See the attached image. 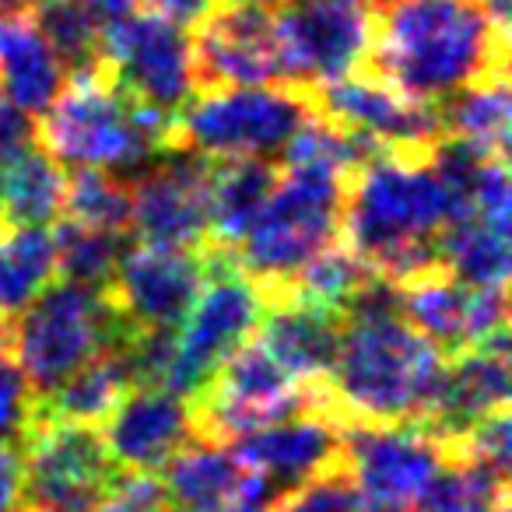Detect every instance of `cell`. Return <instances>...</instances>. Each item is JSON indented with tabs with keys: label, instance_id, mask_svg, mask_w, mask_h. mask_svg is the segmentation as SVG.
Returning <instances> with one entry per match:
<instances>
[{
	"label": "cell",
	"instance_id": "1",
	"mask_svg": "<svg viewBox=\"0 0 512 512\" xmlns=\"http://www.w3.org/2000/svg\"><path fill=\"white\" fill-rule=\"evenodd\" d=\"M449 355L400 316L397 285L369 278L344 306L323 407L351 425L425 421L446 376Z\"/></svg>",
	"mask_w": 512,
	"mask_h": 512
},
{
	"label": "cell",
	"instance_id": "2",
	"mask_svg": "<svg viewBox=\"0 0 512 512\" xmlns=\"http://www.w3.org/2000/svg\"><path fill=\"white\" fill-rule=\"evenodd\" d=\"M456 197L428 151H376L348 176L341 242L390 285L439 267V235Z\"/></svg>",
	"mask_w": 512,
	"mask_h": 512
},
{
	"label": "cell",
	"instance_id": "3",
	"mask_svg": "<svg viewBox=\"0 0 512 512\" xmlns=\"http://www.w3.org/2000/svg\"><path fill=\"white\" fill-rule=\"evenodd\" d=\"M505 25L488 0H386L372 39V74L418 102L505 74Z\"/></svg>",
	"mask_w": 512,
	"mask_h": 512
},
{
	"label": "cell",
	"instance_id": "4",
	"mask_svg": "<svg viewBox=\"0 0 512 512\" xmlns=\"http://www.w3.org/2000/svg\"><path fill=\"white\" fill-rule=\"evenodd\" d=\"M43 151L64 169L141 172L155 155L172 148V116L130 99L106 67L71 74L67 88L39 116Z\"/></svg>",
	"mask_w": 512,
	"mask_h": 512
},
{
	"label": "cell",
	"instance_id": "5",
	"mask_svg": "<svg viewBox=\"0 0 512 512\" xmlns=\"http://www.w3.org/2000/svg\"><path fill=\"white\" fill-rule=\"evenodd\" d=\"M344 190L348 176L316 162H285L278 169L274 190L232 249L235 264L260 285L267 302L285 295L295 274L341 242Z\"/></svg>",
	"mask_w": 512,
	"mask_h": 512
},
{
	"label": "cell",
	"instance_id": "6",
	"mask_svg": "<svg viewBox=\"0 0 512 512\" xmlns=\"http://www.w3.org/2000/svg\"><path fill=\"white\" fill-rule=\"evenodd\" d=\"M15 320L11 351L39 397L57 390L71 372L116 348L130 334V323L116 309L109 288L78 281L50 285Z\"/></svg>",
	"mask_w": 512,
	"mask_h": 512
},
{
	"label": "cell",
	"instance_id": "7",
	"mask_svg": "<svg viewBox=\"0 0 512 512\" xmlns=\"http://www.w3.org/2000/svg\"><path fill=\"white\" fill-rule=\"evenodd\" d=\"M316 113L309 92L288 85L204 88L172 120V144L211 162L274 158Z\"/></svg>",
	"mask_w": 512,
	"mask_h": 512
},
{
	"label": "cell",
	"instance_id": "8",
	"mask_svg": "<svg viewBox=\"0 0 512 512\" xmlns=\"http://www.w3.org/2000/svg\"><path fill=\"white\" fill-rule=\"evenodd\" d=\"M264 313L267 295L260 292V285L235 264L232 249L214 246L204 288L183 320L172 327L169 365L158 390H169L193 404L225 358L256 334Z\"/></svg>",
	"mask_w": 512,
	"mask_h": 512
},
{
	"label": "cell",
	"instance_id": "9",
	"mask_svg": "<svg viewBox=\"0 0 512 512\" xmlns=\"http://www.w3.org/2000/svg\"><path fill=\"white\" fill-rule=\"evenodd\" d=\"M383 0H285L274 8L281 85L313 95L316 88L362 71Z\"/></svg>",
	"mask_w": 512,
	"mask_h": 512
},
{
	"label": "cell",
	"instance_id": "10",
	"mask_svg": "<svg viewBox=\"0 0 512 512\" xmlns=\"http://www.w3.org/2000/svg\"><path fill=\"white\" fill-rule=\"evenodd\" d=\"M306 407H323V386L295 383L253 334L197 393L193 418H197V435L228 442L271 421L292 418Z\"/></svg>",
	"mask_w": 512,
	"mask_h": 512
},
{
	"label": "cell",
	"instance_id": "11",
	"mask_svg": "<svg viewBox=\"0 0 512 512\" xmlns=\"http://www.w3.org/2000/svg\"><path fill=\"white\" fill-rule=\"evenodd\" d=\"M102 67L130 99L172 120L197 92L190 29L158 8L102 25Z\"/></svg>",
	"mask_w": 512,
	"mask_h": 512
},
{
	"label": "cell",
	"instance_id": "12",
	"mask_svg": "<svg viewBox=\"0 0 512 512\" xmlns=\"http://www.w3.org/2000/svg\"><path fill=\"white\" fill-rule=\"evenodd\" d=\"M449 460L446 442L418 421L351 425L341 439V467L379 512H411Z\"/></svg>",
	"mask_w": 512,
	"mask_h": 512
},
{
	"label": "cell",
	"instance_id": "13",
	"mask_svg": "<svg viewBox=\"0 0 512 512\" xmlns=\"http://www.w3.org/2000/svg\"><path fill=\"white\" fill-rule=\"evenodd\" d=\"M22 456V512H67L102 502L116 477L99 428L92 425L39 418L22 442Z\"/></svg>",
	"mask_w": 512,
	"mask_h": 512
},
{
	"label": "cell",
	"instance_id": "14",
	"mask_svg": "<svg viewBox=\"0 0 512 512\" xmlns=\"http://www.w3.org/2000/svg\"><path fill=\"white\" fill-rule=\"evenodd\" d=\"M211 169L214 162L190 148H165L130 186V232L141 242L200 246L211 228Z\"/></svg>",
	"mask_w": 512,
	"mask_h": 512
},
{
	"label": "cell",
	"instance_id": "15",
	"mask_svg": "<svg viewBox=\"0 0 512 512\" xmlns=\"http://www.w3.org/2000/svg\"><path fill=\"white\" fill-rule=\"evenodd\" d=\"M190 29L197 85H281L274 8H264L256 0H221Z\"/></svg>",
	"mask_w": 512,
	"mask_h": 512
},
{
	"label": "cell",
	"instance_id": "16",
	"mask_svg": "<svg viewBox=\"0 0 512 512\" xmlns=\"http://www.w3.org/2000/svg\"><path fill=\"white\" fill-rule=\"evenodd\" d=\"M211 271V253L200 246L137 242L123 249L109 281L116 309L137 330H172L193 306Z\"/></svg>",
	"mask_w": 512,
	"mask_h": 512
},
{
	"label": "cell",
	"instance_id": "17",
	"mask_svg": "<svg viewBox=\"0 0 512 512\" xmlns=\"http://www.w3.org/2000/svg\"><path fill=\"white\" fill-rule=\"evenodd\" d=\"M316 113L348 130L372 137L390 151H428L442 137L435 102H418L383 81L379 74L355 71L313 92Z\"/></svg>",
	"mask_w": 512,
	"mask_h": 512
},
{
	"label": "cell",
	"instance_id": "18",
	"mask_svg": "<svg viewBox=\"0 0 512 512\" xmlns=\"http://www.w3.org/2000/svg\"><path fill=\"white\" fill-rule=\"evenodd\" d=\"M162 470L172 512H271L278 498L271 477L211 435H193Z\"/></svg>",
	"mask_w": 512,
	"mask_h": 512
},
{
	"label": "cell",
	"instance_id": "19",
	"mask_svg": "<svg viewBox=\"0 0 512 512\" xmlns=\"http://www.w3.org/2000/svg\"><path fill=\"white\" fill-rule=\"evenodd\" d=\"M400 316L446 355L505 337V292H484L432 267L397 285Z\"/></svg>",
	"mask_w": 512,
	"mask_h": 512
},
{
	"label": "cell",
	"instance_id": "20",
	"mask_svg": "<svg viewBox=\"0 0 512 512\" xmlns=\"http://www.w3.org/2000/svg\"><path fill=\"white\" fill-rule=\"evenodd\" d=\"M102 446L116 470H162L197 435L193 404L158 386H134L102 421Z\"/></svg>",
	"mask_w": 512,
	"mask_h": 512
},
{
	"label": "cell",
	"instance_id": "21",
	"mask_svg": "<svg viewBox=\"0 0 512 512\" xmlns=\"http://www.w3.org/2000/svg\"><path fill=\"white\" fill-rule=\"evenodd\" d=\"M344 425L323 407H306L292 418L271 421L246 435L228 439V446L253 470L271 477L274 488L285 491L306 477L341 463Z\"/></svg>",
	"mask_w": 512,
	"mask_h": 512
},
{
	"label": "cell",
	"instance_id": "22",
	"mask_svg": "<svg viewBox=\"0 0 512 512\" xmlns=\"http://www.w3.org/2000/svg\"><path fill=\"white\" fill-rule=\"evenodd\" d=\"M509 390V341L495 337L481 348L449 355L435 404L421 425L439 435L446 449H453L477 421L505 411Z\"/></svg>",
	"mask_w": 512,
	"mask_h": 512
},
{
	"label": "cell",
	"instance_id": "23",
	"mask_svg": "<svg viewBox=\"0 0 512 512\" xmlns=\"http://www.w3.org/2000/svg\"><path fill=\"white\" fill-rule=\"evenodd\" d=\"M271 313H264L256 327V341L264 344L267 355L302 386H323L327 372L334 365L337 341H341L344 313L316 302L295 299H274Z\"/></svg>",
	"mask_w": 512,
	"mask_h": 512
},
{
	"label": "cell",
	"instance_id": "24",
	"mask_svg": "<svg viewBox=\"0 0 512 512\" xmlns=\"http://www.w3.org/2000/svg\"><path fill=\"white\" fill-rule=\"evenodd\" d=\"M71 71L32 11H0V95L43 116L67 88Z\"/></svg>",
	"mask_w": 512,
	"mask_h": 512
},
{
	"label": "cell",
	"instance_id": "25",
	"mask_svg": "<svg viewBox=\"0 0 512 512\" xmlns=\"http://www.w3.org/2000/svg\"><path fill=\"white\" fill-rule=\"evenodd\" d=\"M120 344L95 355L88 365L71 372L57 390L39 397V418L99 428L109 418V411L127 397V390H134V376H130L127 355Z\"/></svg>",
	"mask_w": 512,
	"mask_h": 512
},
{
	"label": "cell",
	"instance_id": "26",
	"mask_svg": "<svg viewBox=\"0 0 512 512\" xmlns=\"http://www.w3.org/2000/svg\"><path fill=\"white\" fill-rule=\"evenodd\" d=\"M439 267L456 281L484 292H505L509 281V228L463 211L439 235Z\"/></svg>",
	"mask_w": 512,
	"mask_h": 512
},
{
	"label": "cell",
	"instance_id": "27",
	"mask_svg": "<svg viewBox=\"0 0 512 512\" xmlns=\"http://www.w3.org/2000/svg\"><path fill=\"white\" fill-rule=\"evenodd\" d=\"M57 278V242L50 225L0 221V320L8 323Z\"/></svg>",
	"mask_w": 512,
	"mask_h": 512
},
{
	"label": "cell",
	"instance_id": "28",
	"mask_svg": "<svg viewBox=\"0 0 512 512\" xmlns=\"http://www.w3.org/2000/svg\"><path fill=\"white\" fill-rule=\"evenodd\" d=\"M278 165L271 158H232L214 162L211 169V228L218 249H235L246 228L264 207L267 193L274 190Z\"/></svg>",
	"mask_w": 512,
	"mask_h": 512
},
{
	"label": "cell",
	"instance_id": "29",
	"mask_svg": "<svg viewBox=\"0 0 512 512\" xmlns=\"http://www.w3.org/2000/svg\"><path fill=\"white\" fill-rule=\"evenodd\" d=\"M67 172L43 151V144H29L0 172V221L15 225H53L64 207Z\"/></svg>",
	"mask_w": 512,
	"mask_h": 512
},
{
	"label": "cell",
	"instance_id": "30",
	"mask_svg": "<svg viewBox=\"0 0 512 512\" xmlns=\"http://www.w3.org/2000/svg\"><path fill=\"white\" fill-rule=\"evenodd\" d=\"M439 116L442 134L470 144L481 155L505 158V151H509L512 102L505 74H491V78L449 95L446 102H439Z\"/></svg>",
	"mask_w": 512,
	"mask_h": 512
},
{
	"label": "cell",
	"instance_id": "31",
	"mask_svg": "<svg viewBox=\"0 0 512 512\" xmlns=\"http://www.w3.org/2000/svg\"><path fill=\"white\" fill-rule=\"evenodd\" d=\"M60 218L102 232H130V186L116 172L74 169L64 186Z\"/></svg>",
	"mask_w": 512,
	"mask_h": 512
},
{
	"label": "cell",
	"instance_id": "32",
	"mask_svg": "<svg viewBox=\"0 0 512 512\" xmlns=\"http://www.w3.org/2000/svg\"><path fill=\"white\" fill-rule=\"evenodd\" d=\"M411 512H509L505 477L470 460H449Z\"/></svg>",
	"mask_w": 512,
	"mask_h": 512
},
{
	"label": "cell",
	"instance_id": "33",
	"mask_svg": "<svg viewBox=\"0 0 512 512\" xmlns=\"http://www.w3.org/2000/svg\"><path fill=\"white\" fill-rule=\"evenodd\" d=\"M57 274L64 281H78V285L109 288L120 264L123 249H127V232H102V228H85L74 221L57 218Z\"/></svg>",
	"mask_w": 512,
	"mask_h": 512
},
{
	"label": "cell",
	"instance_id": "34",
	"mask_svg": "<svg viewBox=\"0 0 512 512\" xmlns=\"http://www.w3.org/2000/svg\"><path fill=\"white\" fill-rule=\"evenodd\" d=\"M369 278L372 274L365 271L362 260H358L344 242H334V246H327L323 253H316L313 260L295 274V281L285 288V295L316 302V306L341 309L344 313V306L351 302V295H355ZM285 295H278V299H285Z\"/></svg>",
	"mask_w": 512,
	"mask_h": 512
},
{
	"label": "cell",
	"instance_id": "35",
	"mask_svg": "<svg viewBox=\"0 0 512 512\" xmlns=\"http://www.w3.org/2000/svg\"><path fill=\"white\" fill-rule=\"evenodd\" d=\"M46 39L71 74H85L102 67V22L81 0H50L36 15Z\"/></svg>",
	"mask_w": 512,
	"mask_h": 512
},
{
	"label": "cell",
	"instance_id": "36",
	"mask_svg": "<svg viewBox=\"0 0 512 512\" xmlns=\"http://www.w3.org/2000/svg\"><path fill=\"white\" fill-rule=\"evenodd\" d=\"M271 512H379L365 502L358 484L348 477V470L337 463L306 481L292 484L288 491H278Z\"/></svg>",
	"mask_w": 512,
	"mask_h": 512
},
{
	"label": "cell",
	"instance_id": "37",
	"mask_svg": "<svg viewBox=\"0 0 512 512\" xmlns=\"http://www.w3.org/2000/svg\"><path fill=\"white\" fill-rule=\"evenodd\" d=\"M39 421V393L18 365L8 337L0 341V442H25Z\"/></svg>",
	"mask_w": 512,
	"mask_h": 512
},
{
	"label": "cell",
	"instance_id": "38",
	"mask_svg": "<svg viewBox=\"0 0 512 512\" xmlns=\"http://www.w3.org/2000/svg\"><path fill=\"white\" fill-rule=\"evenodd\" d=\"M36 137H39L36 116H29L25 109H18L15 102L0 95V162H8L18 151L36 144Z\"/></svg>",
	"mask_w": 512,
	"mask_h": 512
},
{
	"label": "cell",
	"instance_id": "39",
	"mask_svg": "<svg viewBox=\"0 0 512 512\" xmlns=\"http://www.w3.org/2000/svg\"><path fill=\"white\" fill-rule=\"evenodd\" d=\"M25 456L22 442H0V512H22Z\"/></svg>",
	"mask_w": 512,
	"mask_h": 512
},
{
	"label": "cell",
	"instance_id": "40",
	"mask_svg": "<svg viewBox=\"0 0 512 512\" xmlns=\"http://www.w3.org/2000/svg\"><path fill=\"white\" fill-rule=\"evenodd\" d=\"M155 4H158L162 15H169L172 22H179V25L190 29V25H197L200 18L214 8V4H221V0H155Z\"/></svg>",
	"mask_w": 512,
	"mask_h": 512
},
{
	"label": "cell",
	"instance_id": "41",
	"mask_svg": "<svg viewBox=\"0 0 512 512\" xmlns=\"http://www.w3.org/2000/svg\"><path fill=\"white\" fill-rule=\"evenodd\" d=\"M81 4H85V8L92 11L102 25L120 22V18H127V15H134V11L144 8V0H81Z\"/></svg>",
	"mask_w": 512,
	"mask_h": 512
},
{
	"label": "cell",
	"instance_id": "42",
	"mask_svg": "<svg viewBox=\"0 0 512 512\" xmlns=\"http://www.w3.org/2000/svg\"><path fill=\"white\" fill-rule=\"evenodd\" d=\"M43 4H50V0H0V11H32Z\"/></svg>",
	"mask_w": 512,
	"mask_h": 512
},
{
	"label": "cell",
	"instance_id": "43",
	"mask_svg": "<svg viewBox=\"0 0 512 512\" xmlns=\"http://www.w3.org/2000/svg\"><path fill=\"white\" fill-rule=\"evenodd\" d=\"M67 512H109L106 502H92V505H78V509H67Z\"/></svg>",
	"mask_w": 512,
	"mask_h": 512
},
{
	"label": "cell",
	"instance_id": "44",
	"mask_svg": "<svg viewBox=\"0 0 512 512\" xmlns=\"http://www.w3.org/2000/svg\"><path fill=\"white\" fill-rule=\"evenodd\" d=\"M256 4H264V8H281L285 0H256Z\"/></svg>",
	"mask_w": 512,
	"mask_h": 512
}]
</instances>
